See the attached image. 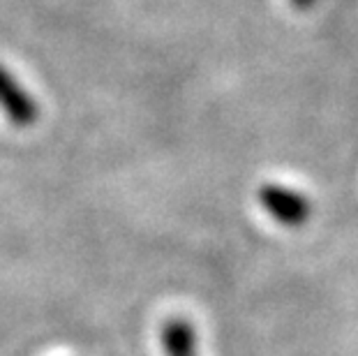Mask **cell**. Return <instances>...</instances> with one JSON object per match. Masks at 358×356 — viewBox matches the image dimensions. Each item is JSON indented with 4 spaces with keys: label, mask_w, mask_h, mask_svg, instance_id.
I'll return each instance as SVG.
<instances>
[{
    "label": "cell",
    "mask_w": 358,
    "mask_h": 356,
    "mask_svg": "<svg viewBox=\"0 0 358 356\" xmlns=\"http://www.w3.org/2000/svg\"><path fill=\"white\" fill-rule=\"evenodd\" d=\"M292 3L294 10H299V12H310L312 7L317 5V0H289Z\"/></svg>",
    "instance_id": "4"
},
{
    "label": "cell",
    "mask_w": 358,
    "mask_h": 356,
    "mask_svg": "<svg viewBox=\"0 0 358 356\" xmlns=\"http://www.w3.org/2000/svg\"><path fill=\"white\" fill-rule=\"evenodd\" d=\"M162 347L166 356H199L196 331L182 317H171L162 327Z\"/></svg>",
    "instance_id": "3"
},
{
    "label": "cell",
    "mask_w": 358,
    "mask_h": 356,
    "mask_svg": "<svg viewBox=\"0 0 358 356\" xmlns=\"http://www.w3.org/2000/svg\"><path fill=\"white\" fill-rule=\"evenodd\" d=\"M259 204L282 227H303L312 215V201L306 194L282 183H264L259 187Z\"/></svg>",
    "instance_id": "1"
},
{
    "label": "cell",
    "mask_w": 358,
    "mask_h": 356,
    "mask_svg": "<svg viewBox=\"0 0 358 356\" xmlns=\"http://www.w3.org/2000/svg\"><path fill=\"white\" fill-rule=\"evenodd\" d=\"M0 109H3L7 120L17 127H33L40 120L37 100L3 65H0Z\"/></svg>",
    "instance_id": "2"
}]
</instances>
